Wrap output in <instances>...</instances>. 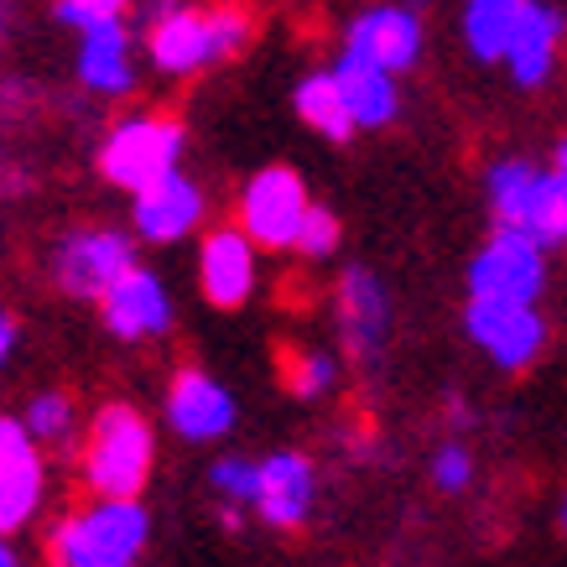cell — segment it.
<instances>
[{
	"label": "cell",
	"mask_w": 567,
	"mask_h": 567,
	"mask_svg": "<svg viewBox=\"0 0 567 567\" xmlns=\"http://www.w3.org/2000/svg\"><path fill=\"white\" fill-rule=\"evenodd\" d=\"M146 532H152V520L136 499L100 495V505H89L58 526L52 557H58V567H131L136 551L146 547Z\"/></svg>",
	"instance_id": "obj_1"
},
{
	"label": "cell",
	"mask_w": 567,
	"mask_h": 567,
	"mask_svg": "<svg viewBox=\"0 0 567 567\" xmlns=\"http://www.w3.org/2000/svg\"><path fill=\"white\" fill-rule=\"evenodd\" d=\"M250 21L235 6L219 11H167L152 27V63L162 73H198L208 63H219L229 52L245 48Z\"/></svg>",
	"instance_id": "obj_2"
},
{
	"label": "cell",
	"mask_w": 567,
	"mask_h": 567,
	"mask_svg": "<svg viewBox=\"0 0 567 567\" xmlns=\"http://www.w3.org/2000/svg\"><path fill=\"white\" fill-rule=\"evenodd\" d=\"M489 204L499 229H516L536 245L567 240V188L557 173H536L526 162H499L489 173Z\"/></svg>",
	"instance_id": "obj_3"
},
{
	"label": "cell",
	"mask_w": 567,
	"mask_h": 567,
	"mask_svg": "<svg viewBox=\"0 0 567 567\" xmlns=\"http://www.w3.org/2000/svg\"><path fill=\"white\" fill-rule=\"evenodd\" d=\"M84 474L94 484V495L136 499L146 474H152V427L131 406H104L94 422V437H89Z\"/></svg>",
	"instance_id": "obj_4"
},
{
	"label": "cell",
	"mask_w": 567,
	"mask_h": 567,
	"mask_svg": "<svg viewBox=\"0 0 567 567\" xmlns=\"http://www.w3.org/2000/svg\"><path fill=\"white\" fill-rule=\"evenodd\" d=\"M177 156H183V125L141 115V121H125L110 131V141H104V152H100V167L115 188L141 193V188H152L156 177L177 173Z\"/></svg>",
	"instance_id": "obj_5"
},
{
	"label": "cell",
	"mask_w": 567,
	"mask_h": 567,
	"mask_svg": "<svg viewBox=\"0 0 567 567\" xmlns=\"http://www.w3.org/2000/svg\"><path fill=\"white\" fill-rule=\"evenodd\" d=\"M308 188L302 177L287 173V167H266L260 177H250V188L240 198V219L245 235L256 245H297L302 235V219H308Z\"/></svg>",
	"instance_id": "obj_6"
},
{
	"label": "cell",
	"mask_w": 567,
	"mask_h": 567,
	"mask_svg": "<svg viewBox=\"0 0 567 567\" xmlns=\"http://www.w3.org/2000/svg\"><path fill=\"white\" fill-rule=\"evenodd\" d=\"M542 281H547L542 245L516 235V229H499L495 240L484 245V256L468 266L474 297H499V302H536Z\"/></svg>",
	"instance_id": "obj_7"
},
{
	"label": "cell",
	"mask_w": 567,
	"mask_h": 567,
	"mask_svg": "<svg viewBox=\"0 0 567 567\" xmlns=\"http://www.w3.org/2000/svg\"><path fill=\"white\" fill-rule=\"evenodd\" d=\"M468 333H474L505 370L532 364L542 339H547V328H542L532 302H499V297H474V302H468Z\"/></svg>",
	"instance_id": "obj_8"
},
{
	"label": "cell",
	"mask_w": 567,
	"mask_h": 567,
	"mask_svg": "<svg viewBox=\"0 0 567 567\" xmlns=\"http://www.w3.org/2000/svg\"><path fill=\"white\" fill-rule=\"evenodd\" d=\"M131 245L110 229H89V235H69L58 250V287L73 297H104L125 271H131Z\"/></svg>",
	"instance_id": "obj_9"
},
{
	"label": "cell",
	"mask_w": 567,
	"mask_h": 567,
	"mask_svg": "<svg viewBox=\"0 0 567 567\" xmlns=\"http://www.w3.org/2000/svg\"><path fill=\"white\" fill-rule=\"evenodd\" d=\"M349 52L391 73L412 69L416 52H422V21H416L412 6H375L349 27Z\"/></svg>",
	"instance_id": "obj_10"
},
{
	"label": "cell",
	"mask_w": 567,
	"mask_h": 567,
	"mask_svg": "<svg viewBox=\"0 0 567 567\" xmlns=\"http://www.w3.org/2000/svg\"><path fill=\"white\" fill-rule=\"evenodd\" d=\"M100 308H104L110 333H121V339H146V333H162V328L173 323L167 287H162L152 271H141V266H131V271L100 297Z\"/></svg>",
	"instance_id": "obj_11"
},
{
	"label": "cell",
	"mask_w": 567,
	"mask_h": 567,
	"mask_svg": "<svg viewBox=\"0 0 567 567\" xmlns=\"http://www.w3.org/2000/svg\"><path fill=\"white\" fill-rule=\"evenodd\" d=\"M198 276H204V297L214 308H240L250 287H256V245H250V235H240V229L208 235Z\"/></svg>",
	"instance_id": "obj_12"
},
{
	"label": "cell",
	"mask_w": 567,
	"mask_h": 567,
	"mask_svg": "<svg viewBox=\"0 0 567 567\" xmlns=\"http://www.w3.org/2000/svg\"><path fill=\"white\" fill-rule=\"evenodd\" d=\"M167 412H173V427L188 437V443H214L235 427V401L224 385H214L198 370H183L173 380V395H167Z\"/></svg>",
	"instance_id": "obj_13"
},
{
	"label": "cell",
	"mask_w": 567,
	"mask_h": 567,
	"mask_svg": "<svg viewBox=\"0 0 567 567\" xmlns=\"http://www.w3.org/2000/svg\"><path fill=\"white\" fill-rule=\"evenodd\" d=\"M198 214H204V198H198V188H193L188 177H177V173L156 177L152 188L136 193V229L156 245L183 240L193 224H198Z\"/></svg>",
	"instance_id": "obj_14"
},
{
	"label": "cell",
	"mask_w": 567,
	"mask_h": 567,
	"mask_svg": "<svg viewBox=\"0 0 567 567\" xmlns=\"http://www.w3.org/2000/svg\"><path fill=\"white\" fill-rule=\"evenodd\" d=\"M308 505H312V468L308 458L297 453H276L260 464V495H256V511L271 526H302L308 520Z\"/></svg>",
	"instance_id": "obj_15"
},
{
	"label": "cell",
	"mask_w": 567,
	"mask_h": 567,
	"mask_svg": "<svg viewBox=\"0 0 567 567\" xmlns=\"http://www.w3.org/2000/svg\"><path fill=\"white\" fill-rule=\"evenodd\" d=\"M557 42H563V17L551 11V6H536L526 0V11L516 21V37H511V48H505V63L516 73V84H542L557 63Z\"/></svg>",
	"instance_id": "obj_16"
},
{
	"label": "cell",
	"mask_w": 567,
	"mask_h": 567,
	"mask_svg": "<svg viewBox=\"0 0 567 567\" xmlns=\"http://www.w3.org/2000/svg\"><path fill=\"white\" fill-rule=\"evenodd\" d=\"M79 42V79L100 94H125L131 89V37H125L121 17H104L84 27Z\"/></svg>",
	"instance_id": "obj_17"
},
{
	"label": "cell",
	"mask_w": 567,
	"mask_h": 567,
	"mask_svg": "<svg viewBox=\"0 0 567 567\" xmlns=\"http://www.w3.org/2000/svg\"><path fill=\"white\" fill-rule=\"evenodd\" d=\"M333 73H339V89H344L354 125H385V121H395V104H401V94H395L391 69H380V63H364V58L344 52V63H339Z\"/></svg>",
	"instance_id": "obj_18"
},
{
	"label": "cell",
	"mask_w": 567,
	"mask_h": 567,
	"mask_svg": "<svg viewBox=\"0 0 567 567\" xmlns=\"http://www.w3.org/2000/svg\"><path fill=\"white\" fill-rule=\"evenodd\" d=\"M297 115L328 141H349L354 131V115H349V100L339 89V73H312L297 84Z\"/></svg>",
	"instance_id": "obj_19"
},
{
	"label": "cell",
	"mask_w": 567,
	"mask_h": 567,
	"mask_svg": "<svg viewBox=\"0 0 567 567\" xmlns=\"http://www.w3.org/2000/svg\"><path fill=\"white\" fill-rule=\"evenodd\" d=\"M520 11H526V0H468L464 37H468V48H474V58H484V63L505 58L511 37H516Z\"/></svg>",
	"instance_id": "obj_20"
},
{
	"label": "cell",
	"mask_w": 567,
	"mask_h": 567,
	"mask_svg": "<svg viewBox=\"0 0 567 567\" xmlns=\"http://www.w3.org/2000/svg\"><path fill=\"white\" fill-rule=\"evenodd\" d=\"M339 308H344V328L354 349H375L380 328H385V292L370 271H349L344 292H339Z\"/></svg>",
	"instance_id": "obj_21"
},
{
	"label": "cell",
	"mask_w": 567,
	"mask_h": 567,
	"mask_svg": "<svg viewBox=\"0 0 567 567\" xmlns=\"http://www.w3.org/2000/svg\"><path fill=\"white\" fill-rule=\"evenodd\" d=\"M37 499H42V464H37V453L0 464V536L17 532L21 520L37 511Z\"/></svg>",
	"instance_id": "obj_22"
},
{
	"label": "cell",
	"mask_w": 567,
	"mask_h": 567,
	"mask_svg": "<svg viewBox=\"0 0 567 567\" xmlns=\"http://www.w3.org/2000/svg\"><path fill=\"white\" fill-rule=\"evenodd\" d=\"M27 427H32L37 443H63L73 432V406L69 395H37L32 412H27Z\"/></svg>",
	"instance_id": "obj_23"
},
{
	"label": "cell",
	"mask_w": 567,
	"mask_h": 567,
	"mask_svg": "<svg viewBox=\"0 0 567 567\" xmlns=\"http://www.w3.org/2000/svg\"><path fill=\"white\" fill-rule=\"evenodd\" d=\"M214 489H219V495H229L235 505H256L260 468L256 464H240V458H224V464H214Z\"/></svg>",
	"instance_id": "obj_24"
},
{
	"label": "cell",
	"mask_w": 567,
	"mask_h": 567,
	"mask_svg": "<svg viewBox=\"0 0 567 567\" xmlns=\"http://www.w3.org/2000/svg\"><path fill=\"white\" fill-rule=\"evenodd\" d=\"M328 380H333V364L323 354H287V385H292V395H318V391H328Z\"/></svg>",
	"instance_id": "obj_25"
},
{
	"label": "cell",
	"mask_w": 567,
	"mask_h": 567,
	"mask_svg": "<svg viewBox=\"0 0 567 567\" xmlns=\"http://www.w3.org/2000/svg\"><path fill=\"white\" fill-rule=\"evenodd\" d=\"M339 245V219L328 214V208L312 204L308 219H302V235H297V250H308V256H328Z\"/></svg>",
	"instance_id": "obj_26"
},
{
	"label": "cell",
	"mask_w": 567,
	"mask_h": 567,
	"mask_svg": "<svg viewBox=\"0 0 567 567\" xmlns=\"http://www.w3.org/2000/svg\"><path fill=\"white\" fill-rule=\"evenodd\" d=\"M432 480L443 484V489H464V484L474 480V458H468L458 443H447L443 453H437V464H432Z\"/></svg>",
	"instance_id": "obj_27"
},
{
	"label": "cell",
	"mask_w": 567,
	"mask_h": 567,
	"mask_svg": "<svg viewBox=\"0 0 567 567\" xmlns=\"http://www.w3.org/2000/svg\"><path fill=\"white\" fill-rule=\"evenodd\" d=\"M125 11V0H63L58 6V21H69V27H94V21H104V17H121Z\"/></svg>",
	"instance_id": "obj_28"
},
{
	"label": "cell",
	"mask_w": 567,
	"mask_h": 567,
	"mask_svg": "<svg viewBox=\"0 0 567 567\" xmlns=\"http://www.w3.org/2000/svg\"><path fill=\"white\" fill-rule=\"evenodd\" d=\"M32 453V427H21L11 416H0V464H11V458H27Z\"/></svg>",
	"instance_id": "obj_29"
},
{
	"label": "cell",
	"mask_w": 567,
	"mask_h": 567,
	"mask_svg": "<svg viewBox=\"0 0 567 567\" xmlns=\"http://www.w3.org/2000/svg\"><path fill=\"white\" fill-rule=\"evenodd\" d=\"M11 344H17V323L0 312V364H6V354H11Z\"/></svg>",
	"instance_id": "obj_30"
},
{
	"label": "cell",
	"mask_w": 567,
	"mask_h": 567,
	"mask_svg": "<svg viewBox=\"0 0 567 567\" xmlns=\"http://www.w3.org/2000/svg\"><path fill=\"white\" fill-rule=\"evenodd\" d=\"M0 567H17V557H11V547L0 542Z\"/></svg>",
	"instance_id": "obj_31"
},
{
	"label": "cell",
	"mask_w": 567,
	"mask_h": 567,
	"mask_svg": "<svg viewBox=\"0 0 567 567\" xmlns=\"http://www.w3.org/2000/svg\"><path fill=\"white\" fill-rule=\"evenodd\" d=\"M563 532H567V499H563Z\"/></svg>",
	"instance_id": "obj_32"
},
{
	"label": "cell",
	"mask_w": 567,
	"mask_h": 567,
	"mask_svg": "<svg viewBox=\"0 0 567 567\" xmlns=\"http://www.w3.org/2000/svg\"><path fill=\"white\" fill-rule=\"evenodd\" d=\"M557 177H563V173H557ZM563 188H567V177H563Z\"/></svg>",
	"instance_id": "obj_33"
},
{
	"label": "cell",
	"mask_w": 567,
	"mask_h": 567,
	"mask_svg": "<svg viewBox=\"0 0 567 567\" xmlns=\"http://www.w3.org/2000/svg\"><path fill=\"white\" fill-rule=\"evenodd\" d=\"M412 6H422V0H412Z\"/></svg>",
	"instance_id": "obj_34"
}]
</instances>
